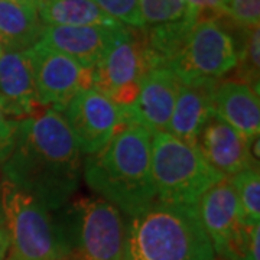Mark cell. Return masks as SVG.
I'll use <instances>...</instances> for the list:
<instances>
[{"instance_id": "6da1fadb", "label": "cell", "mask_w": 260, "mask_h": 260, "mask_svg": "<svg viewBox=\"0 0 260 260\" xmlns=\"http://www.w3.org/2000/svg\"><path fill=\"white\" fill-rule=\"evenodd\" d=\"M0 167L3 181L56 211L78 189L83 153L61 112L42 109L19 121L13 149Z\"/></svg>"}, {"instance_id": "7a4b0ae2", "label": "cell", "mask_w": 260, "mask_h": 260, "mask_svg": "<svg viewBox=\"0 0 260 260\" xmlns=\"http://www.w3.org/2000/svg\"><path fill=\"white\" fill-rule=\"evenodd\" d=\"M150 148L152 132L139 123L126 121L102 150L83 160L85 184L124 218L145 211L156 200Z\"/></svg>"}, {"instance_id": "3957f363", "label": "cell", "mask_w": 260, "mask_h": 260, "mask_svg": "<svg viewBox=\"0 0 260 260\" xmlns=\"http://www.w3.org/2000/svg\"><path fill=\"white\" fill-rule=\"evenodd\" d=\"M124 260H215L195 205L155 200L126 221Z\"/></svg>"}, {"instance_id": "277c9868", "label": "cell", "mask_w": 260, "mask_h": 260, "mask_svg": "<svg viewBox=\"0 0 260 260\" xmlns=\"http://www.w3.org/2000/svg\"><path fill=\"white\" fill-rule=\"evenodd\" d=\"M64 260H124L126 218L103 198H78L56 210Z\"/></svg>"}, {"instance_id": "5b68a950", "label": "cell", "mask_w": 260, "mask_h": 260, "mask_svg": "<svg viewBox=\"0 0 260 260\" xmlns=\"http://www.w3.org/2000/svg\"><path fill=\"white\" fill-rule=\"evenodd\" d=\"M150 169L156 200L195 205L221 178L200 152L168 132L152 133Z\"/></svg>"}, {"instance_id": "8992f818", "label": "cell", "mask_w": 260, "mask_h": 260, "mask_svg": "<svg viewBox=\"0 0 260 260\" xmlns=\"http://www.w3.org/2000/svg\"><path fill=\"white\" fill-rule=\"evenodd\" d=\"M0 205L9 232L6 260H64L61 233L52 211L3 179Z\"/></svg>"}, {"instance_id": "52a82bcc", "label": "cell", "mask_w": 260, "mask_h": 260, "mask_svg": "<svg viewBox=\"0 0 260 260\" xmlns=\"http://www.w3.org/2000/svg\"><path fill=\"white\" fill-rule=\"evenodd\" d=\"M237 65V48L230 25L201 19L188 34L182 48L167 67L181 83L221 80Z\"/></svg>"}, {"instance_id": "ba28073f", "label": "cell", "mask_w": 260, "mask_h": 260, "mask_svg": "<svg viewBox=\"0 0 260 260\" xmlns=\"http://www.w3.org/2000/svg\"><path fill=\"white\" fill-rule=\"evenodd\" d=\"M155 64L140 29L130 28L91 70L93 88L109 97L117 107L127 109L139 95L140 80Z\"/></svg>"}, {"instance_id": "9c48e42d", "label": "cell", "mask_w": 260, "mask_h": 260, "mask_svg": "<svg viewBox=\"0 0 260 260\" xmlns=\"http://www.w3.org/2000/svg\"><path fill=\"white\" fill-rule=\"evenodd\" d=\"M200 221L221 260H242L247 256L249 230L239 220L237 198L230 178H221L195 204Z\"/></svg>"}, {"instance_id": "30bf717a", "label": "cell", "mask_w": 260, "mask_h": 260, "mask_svg": "<svg viewBox=\"0 0 260 260\" xmlns=\"http://www.w3.org/2000/svg\"><path fill=\"white\" fill-rule=\"evenodd\" d=\"M29 54L41 107L62 112L75 94L93 88L91 70L73 58L41 42L30 48Z\"/></svg>"}, {"instance_id": "8fae6325", "label": "cell", "mask_w": 260, "mask_h": 260, "mask_svg": "<svg viewBox=\"0 0 260 260\" xmlns=\"http://www.w3.org/2000/svg\"><path fill=\"white\" fill-rule=\"evenodd\" d=\"M61 114L87 156L102 150L123 123L120 107L95 88L75 94Z\"/></svg>"}, {"instance_id": "7c38bea8", "label": "cell", "mask_w": 260, "mask_h": 260, "mask_svg": "<svg viewBox=\"0 0 260 260\" xmlns=\"http://www.w3.org/2000/svg\"><path fill=\"white\" fill-rule=\"evenodd\" d=\"M181 81L168 67L148 71L140 80L139 95L127 109H121L123 123H139L149 132H167L177 102Z\"/></svg>"}, {"instance_id": "4fadbf2b", "label": "cell", "mask_w": 260, "mask_h": 260, "mask_svg": "<svg viewBox=\"0 0 260 260\" xmlns=\"http://www.w3.org/2000/svg\"><path fill=\"white\" fill-rule=\"evenodd\" d=\"M195 149L210 167L225 178L259 165L251 153L250 142L215 113L205 121L195 140Z\"/></svg>"}, {"instance_id": "5bb4252c", "label": "cell", "mask_w": 260, "mask_h": 260, "mask_svg": "<svg viewBox=\"0 0 260 260\" xmlns=\"http://www.w3.org/2000/svg\"><path fill=\"white\" fill-rule=\"evenodd\" d=\"M130 28L119 26H44L41 44L75 59L84 68L93 70L109 49Z\"/></svg>"}, {"instance_id": "9a60e30c", "label": "cell", "mask_w": 260, "mask_h": 260, "mask_svg": "<svg viewBox=\"0 0 260 260\" xmlns=\"http://www.w3.org/2000/svg\"><path fill=\"white\" fill-rule=\"evenodd\" d=\"M213 110L250 143L259 139V90L233 77H224L214 87Z\"/></svg>"}, {"instance_id": "2e32d148", "label": "cell", "mask_w": 260, "mask_h": 260, "mask_svg": "<svg viewBox=\"0 0 260 260\" xmlns=\"http://www.w3.org/2000/svg\"><path fill=\"white\" fill-rule=\"evenodd\" d=\"M0 97L12 116L22 120L39 113L37 85L29 49H5L0 55Z\"/></svg>"}, {"instance_id": "e0dca14e", "label": "cell", "mask_w": 260, "mask_h": 260, "mask_svg": "<svg viewBox=\"0 0 260 260\" xmlns=\"http://www.w3.org/2000/svg\"><path fill=\"white\" fill-rule=\"evenodd\" d=\"M217 81L201 80L179 84L175 107L168 123V133L195 146V140L205 121L214 113L213 91Z\"/></svg>"}, {"instance_id": "ac0fdd59", "label": "cell", "mask_w": 260, "mask_h": 260, "mask_svg": "<svg viewBox=\"0 0 260 260\" xmlns=\"http://www.w3.org/2000/svg\"><path fill=\"white\" fill-rule=\"evenodd\" d=\"M41 0H0V39L5 49L26 51L41 41Z\"/></svg>"}, {"instance_id": "d6986e66", "label": "cell", "mask_w": 260, "mask_h": 260, "mask_svg": "<svg viewBox=\"0 0 260 260\" xmlns=\"http://www.w3.org/2000/svg\"><path fill=\"white\" fill-rule=\"evenodd\" d=\"M44 26H119L93 0H41L38 8Z\"/></svg>"}, {"instance_id": "ffe728a7", "label": "cell", "mask_w": 260, "mask_h": 260, "mask_svg": "<svg viewBox=\"0 0 260 260\" xmlns=\"http://www.w3.org/2000/svg\"><path fill=\"white\" fill-rule=\"evenodd\" d=\"M237 198L239 220L246 229L260 224V174L259 165L247 168L230 177Z\"/></svg>"}, {"instance_id": "44dd1931", "label": "cell", "mask_w": 260, "mask_h": 260, "mask_svg": "<svg viewBox=\"0 0 260 260\" xmlns=\"http://www.w3.org/2000/svg\"><path fill=\"white\" fill-rule=\"evenodd\" d=\"M237 29V28H236ZM237 48V65L234 68L236 80L249 84L259 90L260 67V32L259 26L251 29H237L236 35Z\"/></svg>"}, {"instance_id": "7402d4cb", "label": "cell", "mask_w": 260, "mask_h": 260, "mask_svg": "<svg viewBox=\"0 0 260 260\" xmlns=\"http://www.w3.org/2000/svg\"><path fill=\"white\" fill-rule=\"evenodd\" d=\"M191 13L192 12H189L185 0H139L140 29H152L175 23Z\"/></svg>"}, {"instance_id": "603a6c76", "label": "cell", "mask_w": 260, "mask_h": 260, "mask_svg": "<svg viewBox=\"0 0 260 260\" xmlns=\"http://www.w3.org/2000/svg\"><path fill=\"white\" fill-rule=\"evenodd\" d=\"M225 22L237 29L257 28L260 22V0H227Z\"/></svg>"}, {"instance_id": "cb8c5ba5", "label": "cell", "mask_w": 260, "mask_h": 260, "mask_svg": "<svg viewBox=\"0 0 260 260\" xmlns=\"http://www.w3.org/2000/svg\"><path fill=\"white\" fill-rule=\"evenodd\" d=\"M109 16L132 29H140L139 0H93Z\"/></svg>"}, {"instance_id": "d4e9b609", "label": "cell", "mask_w": 260, "mask_h": 260, "mask_svg": "<svg viewBox=\"0 0 260 260\" xmlns=\"http://www.w3.org/2000/svg\"><path fill=\"white\" fill-rule=\"evenodd\" d=\"M19 121V119L10 114L6 103L0 97V165L6 160L13 149Z\"/></svg>"}, {"instance_id": "484cf974", "label": "cell", "mask_w": 260, "mask_h": 260, "mask_svg": "<svg viewBox=\"0 0 260 260\" xmlns=\"http://www.w3.org/2000/svg\"><path fill=\"white\" fill-rule=\"evenodd\" d=\"M189 12L201 19L225 20L227 0H185Z\"/></svg>"}, {"instance_id": "4316f807", "label": "cell", "mask_w": 260, "mask_h": 260, "mask_svg": "<svg viewBox=\"0 0 260 260\" xmlns=\"http://www.w3.org/2000/svg\"><path fill=\"white\" fill-rule=\"evenodd\" d=\"M8 250H9V232L3 224H0V260H6Z\"/></svg>"}, {"instance_id": "83f0119b", "label": "cell", "mask_w": 260, "mask_h": 260, "mask_svg": "<svg viewBox=\"0 0 260 260\" xmlns=\"http://www.w3.org/2000/svg\"><path fill=\"white\" fill-rule=\"evenodd\" d=\"M0 184H2V179H0ZM0 224L5 225V218H3V213H2V205H0Z\"/></svg>"}, {"instance_id": "f1b7e54d", "label": "cell", "mask_w": 260, "mask_h": 260, "mask_svg": "<svg viewBox=\"0 0 260 260\" xmlns=\"http://www.w3.org/2000/svg\"><path fill=\"white\" fill-rule=\"evenodd\" d=\"M3 51H5V47H3V42H2V39H0V55H2Z\"/></svg>"}, {"instance_id": "f546056e", "label": "cell", "mask_w": 260, "mask_h": 260, "mask_svg": "<svg viewBox=\"0 0 260 260\" xmlns=\"http://www.w3.org/2000/svg\"><path fill=\"white\" fill-rule=\"evenodd\" d=\"M242 260H251V259H250V257H249V256H244V257H243Z\"/></svg>"}]
</instances>
